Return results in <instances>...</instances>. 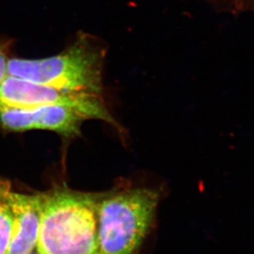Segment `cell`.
Returning <instances> with one entry per match:
<instances>
[{"label": "cell", "mask_w": 254, "mask_h": 254, "mask_svg": "<svg viewBox=\"0 0 254 254\" xmlns=\"http://www.w3.org/2000/svg\"><path fill=\"white\" fill-rule=\"evenodd\" d=\"M42 195L11 190L12 225L7 254H27L36 250L41 222Z\"/></svg>", "instance_id": "6"}, {"label": "cell", "mask_w": 254, "mask_h": 254, "mask_svg": "<svg viewBox=\"0 0 254 254\" xmlns=\"http://www.w3.org/2000/svg\"><path fill=\"white\" fill-rule=\"evenodd\" d=\"M104 52L87 37H79L60 54L42 59L8 60L7 74L62 90L101 95Z\"/></svg>", "instance_id": "3"}, {"label": "cell", "mask_w": 254, "mask_h": 254, "mask_svg": "<svg viewBox=\"0 0 254 254\" xmlns=\"http://www.w3.org/2000/svg\"><path fill=\"white\" fill-rule=\"evenodd\" d=\"M38 254V253L37 252V250H33V251H32V252L29 253V254Z\"/></svg>", "instance_id": "9"}, {"label": "cell", "mask_w": 254, "mask_h": 254, "mask_svg": "<svg viewBox=\"0 0 254 254\" xmlns=\"http://www.w3.org/2000/svg\"><path fill=\"white\" fill-rule=\"evenodd\" d=\"M86 120L88 118L83 113L68 106L44 105L0 110L1 129L14 133L45 129L73 138L80 134L81 127Z\"/></svg>", "instance_id": "5"}, {"label": "cell", "mask_w": 254, "mask_h": 254, "mask_svg": "<svg viewBox=\"0 0 254 254\" xmlns=\"http://www.w3.org/2000/svg\"><path fill=\"white\" fill-rule=\"evenodd\" d=\"M8 50L7 43L0 42V83L7 75V62H8Z\"/></svg>", "instance_id": "8"}, {"label": "cell", "mask_w": 254, "mask_h": 254, "mask_svg": "<svg viewBox=\"0 0 254 254\" xmlns=\"http://www.w3.org/2000/svg\"><path fill=\"white\" fill-rule=\"evenodd\" d=\"M11 189L10 182L0 178V254H7L12 232V217L9 205Z\"/></svg>", "instance_id": "7"}, {"label": "cell", "mask_w": 254, "mask_h": 254, "mask_svg": "<svg viewBox=\"0 0 254 254\" xmlns=\"http://www.w3.org/2000/svg\"><path fill=\"white\" fill-rule=\"evenodd\" d=\"M36 250L39 254H99L98 204L100 194L64 187L42 193Z\"/></svg>", "instance_id": "1"}, {"label": "cell", "mask_w": 254, "mask_h": 254, "mask_svg": "<svg viewBox=\"0 0 254 254\" xmlns=\"http://www.w3.org/2000/svg\"><path fill=\"white\" fill-rule=\"evenodd\" d=\"M159 200L158 191L144 188L100 194L99 254H136L151 229Z\"/></svg>", "instance_id": "2"}, {"label": "cell", "mask_w": 254, "mask_h": 254, "mask_svg": "<svg viewBox=\"0 0 254 254\" xmlns=\"http://www.w3.org/2000/svg\"><path fill=\"white\" fill-rule=\"evenodd\" d=\"M44 105L68 106L83 113L88 120L116 124L101 95L62 90L9 74L0 83V110Z\"/></svg>", "instance_id": "4"}]
</instances>
